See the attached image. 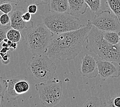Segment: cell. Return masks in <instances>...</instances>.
I'll list each match as a JSON object with an SVG mask.
<instances>
[{
    "label": "cell",
    "instance_id": "cell-20",
    "mask_svg": "<svg viewBox=\"0 0 120 107\" xmlns=\"http://www.w3.org/2000/svg\"><path fill=\"white\" fill-rule=\"evenodd\" d=\"M106 107H120V92L117 93L105 102Z\"/></svg>",
    "mask_w": 120,
    "mask_h": 107
},
{
    "label": "cell",
    "instance_id": "cell-2",
    "mask_svg": "<svg viewBox=\"0 0 120 107\" xmlns=\"http://www.w3.org/2000/svg\"><path fill=\"white\" fill-rule=\"evenodd\" d=\"M86 49L102 59L113 61L120 65V46L111 44L104 38L103 32L92 26L86 39Z\"/></svg>",
    "mask_w": 120,
    "mask_h": 107
},
{
    "label": "cell",
    "instance_id": "cell-6",
    "mask_svg": "<svg viewBox=\"0 0 120 107\" xmlns=\"http://www.w3.org/2000/svg\"><path fill=\"white\" fill-rule=\"evenodd\" d=\"M35 87L39 92L40 101L46 107L56 106L63 97L62 82L58 78L35 84Z\"/></svg>",
    "mask_w": 120,
    "mask_h": 107
},
{
    "label": "cell",
    "instance_id": "cell-34",
    "mask_svg": "<svg viewBox=\"0 0 120 107\" xmlns=\"http://www.w3.org/2000/svg\"><path fill=\"white\" fill-rule=\"evenodd\" d=\"M8 39H7V38H6V39H5L4 40V42H8Z\"/></svg>",
    "mask_w": 120,
    "mask_h": 107
},
{
    "label": "cell",
    "instance_id": "cell-23",
    "mask_svg": "<svg viewBox=\"0 0 120 107\" xmlns=\"http://www.w3.org/2000/svg\"><path fill=\"white\" fill-rule=\"evenodd\" d=\"M10 22V16L8 14L3 13L0 16V24L2 26H6Z\"/></svg>",
    "mask_w": 120,
    "mask_h": 107
},
{
    "label": "cell",
    "instance_id": "cell-28",
    "mask_svg": "<svg viewBox=\"0 0 120 107\" xmlns=\"http://www.w3.org/2000/svg\"><path fill=\"white\" fill-rule=\"evenodd\" d=\"M7 43L8 44L10 48H12L13 50H15V49H17V45H18L17 43L13 42V41L8 40V41L7 42Z\"/></svg>",
    "mask_w": 120,
    "mask_h": 107
},
{
    "label": "cell",
    "instance_id": "cell-32",
    "mask_svg": "<svg viewBox=\"0 0 120 107\" xmlns=\"http://www.w3.org/2000/svg\"><path fill=\"white\" fill-rule=\"evenodd\" d=\"M25 2L28 4H35V1L36 0H25Z\"/></svg>",
    "mask_w": 120,
    "mask_h": 107
},
{
    "label": "cell",
    "instance_id": "cell-35",
    "mask_svg": "<svg viewBox=\"0 0 120 107\" xmlns=\"http://www.w3.org/2000/svg\"><path fill=\"white\" fill-rule=\"evenodd\" d=\"M119 44L120 46V40H119Z\"/></svg>",
    "mask_w": 120,
    "mask_h": 107
},
{
    "label": "cell",
    "instance_id": "cell-10",
    "mask_svg": "<svg viewBox=\"0 0 120 107\" xmlns=\"http://www.w3.org/2000/svg\"><path fill=\"white\" fill-rule=\"evenodd\" d=\"M22 9H15L10 15V26L11 28L18 30L19 31H24L26 29H29L33 27V22H26L24 21L22 16L24 13Z\"/></svg>",
    "mask_w": 120,
    "mask_h": 107
},
{
    "label": "cell",
    "instance_id": "cell-14",
    "mask_svg": "<svg viewBox=\"0 0 120 107\" xmlns=\"http://www.w3.org/2000/svg\"><path fill=\"white\" fill-rule=\"evenodd\" d=\"M21 79H22V78L20 76H17L7 80L8 82V87L6 93L8 96L11 99L15 100L18 96V95L15 93L13 87L15 82Z\"/></svg>",
    "mask_w": 120,
    "mask_h": 107
},
{
    "label": "cell",
    "instance_id": "cell-16",
    "mask_svg": "<svg viewBox=\"0 0 120 107\" xmlns=\"http://www.w3.org/2000/svg\"><path fill=\"white\" fill-rule=\"evenodd\" d=\"M104 39L111 44H118L120 40V33L115 32H103Z\"/></svg>",
    "mask_w": 120,
    "mask_h": 107
},
{
    "label": "cell",
    "instance_id": "cell-12",
    "mask_svg": "<svg viewBox=\"0 0 120 107\" xmlns=\"http://www.w3.org/2000/svg\"><path fill=\"white\" fill-rule=\"evenodd\" d=\"M69 4L68 0H49L48 11L50 12L63 13L68 12Z\"/></svg>",
    "mask_w": 120,
    "mask_h": 107
},
{
    "label": "cell",
    "instance_id": "cell-3",
    "mask_svg": "<svg viewBox=\"0 0 120 107\" xmlns=\"http://www.w3.org/2000/svg\"><path fill=\"white\" fill-rule=\"evenodd\" d=\"M43 24L54 34L75 31L83 25L78 18L68 12H46L42 16Z\"/></svg>",
    "mask_w": 120,
    "mask_h": 107
},
{
    "label": "cell",
    "instance_id": "cell-26",
    "mask_svg": "<svg viewBox=\"0 0 120 107\" xmlns=\"http://www.w3.org/2000/svg\"><path fill=\"white\" fill-rule=\"evenodd\" d=\"M0 59L1 60L2 63H3L5 65H7L10 62V55L7 53L5 54L3 56L0 57Z\"/></svg>",
    "mask_w": 120,
    "mask_h": 107
},
{
    "label": "cell",
    "instance_id": "cell-19",
    "mask_svg": "<svg viewBox=\"0 0 120 107\" xmlns=\"http://www.w3.org/2000/svg\"><path fill=\"white\" fill-rule=\"evenodd\" d=\"M85 1L92 12L95 14L99 12L101 8V0H85Z\"/></svg>",
    "mask_w": 120,
    "mask_h": 107
},
{
    "label": "cell",
    "instance_id": "cell-7",
    "mask_svg": "<svg viewBox=\"0 0 120 107\" xmlns=\"http://www.w3.org/2000/svg\"><path fill=\"white\" fill-rule=\"evenodd\" d=\"M90 22L93 26L103 32H115L120 33L119 19L109 10L98 12Z\"/></svg>",
    "mask_w": 120,
    "mask_h": 107
},
{
    "label": "cell",
    "instance_id": "cell-5",
    "mask_svg": "<svg viewBox=\"0 0 120 107\" xmlns=\"http://www.w3.org/2000/svg\"><path fill=\"white\" fill-rule=\"evenodd\" d=\"M27 69L35 80L41 82L53 78L57 66L47 55H34L28 63Z\"/></svg>",
    "mask_w": 120,
    "mask_h": 107
},
{
    "label": "cell",
    "instance_id": "cell-11",
    "mask_svg": "<svg viewBox=\"0 0 120 107\" xmlns=\"http://www.w3.org/2000/svg\"><path fill=\"white\" fill-rule=\"evenodd\" d=\"M69 4L68 12L73 15H83L88 8L85 0H68Z\"/></svg>",
    "mask_w": 120,
    "mask_h": 107
},
{
    "label": "cell",
    "instance_id": "cell-30",
    "mask_svg": "<svg viewBox=\"0 0 120 107\" xmlns=\"http://www.w3.org/2000/svg\"><path fill=\"white\" fill-rule=\"evenodd\" d=\"M21 1L22 0H1V2L2 3L8 2V3H11V4H17Z\"/></svg>",
    "mask_w": 120,
    "mask_h": 107
},
{
    "label": "cell",
    "instance_id": "cell-17",
    "mask_svg": "<svg viewBox=\"0 0 120 107\" xmlns=\"http://www.w3.org/2000/svg\"><path fill=\"white\" fill-rule=\"evenodd\" d=\"M106 1L111 12L118 16L120 20V0H106Z\"/></svg>",
    "mask_w": 120,
    "mask_h": 107
},
{
    "label": "cell",
    "instance_id": "cell-27",
    "mask_svg": "<svg viewBox=\"0 0 120 107\" xmlns=\"http://www.w3.org/2000/svg\"><path fill=\"white\" fill-rule=\"evenodd\" d=\"M22 17L23 20L26 22H29L31 21V14L28 12H24L22 16Z\"/></svg>",
    "mask_w": 120,
    "mask_h": 107
},
{
    "label": "cell",
    "instance_id": "cell-24",
    "mask_svg": "<svg viewBox=\"0 0 120 107\" xmlns=\"http://www.w3.org/2000/svg\"><path fill=\"white\" fill-rule=\"evenodd\" d=\"M9 27L3 26L0 27V43L7 38V32L8 31Z\"/></svg>",
    "mask_w": 120,
    "mask_h": 107
},
{
    "label": "cell",
    "instance_id": "cell-29",
    "mask_svg": "<svg viewBox=\"0 0 120 107\" xmlns=\"http://www.w3.org/2000/svg\"><path fill=\"white\" fill-rule=\"evenodd\" d=\"M49 0H36L35 4L37 5H44L48 4Z\"/></svg>",
    "mask_w": 120,
    "mask_h": 107
},
{
    "label": "cell",
    "instance_id": "cell-13",
    "mask_svg": "<svg viewBox=\"0 0 120 107\" xmlns=\"http://www.w3.org/2000/svg\"><path fill=\"white\" fill-rule=\"evenodd\" d=\"M30 85L26 79H21L15 83L14 85V91L18 96L28 92Z\"/></svg>",
    "mask_w": 120,
    "mask_h": 107
},
{
    "label": "cell",
    "instance_id": "cell-4",
    "mask_svg": "<svg viewBox=\"0 0 120 107\" xmlns=\"http://www.w3.org/2000/svg\"><path fill=\"white\" fill-rule=\"evenodd\" d=\"M54 35L44 24L30 28L25 39L29 50L34 55L45 54Z\"/></svg>",
    "mask_w": 120,
    "mask_h": 107
},
{
    "label": "cell",
    "instance_id": "cell-25",
    "mask_svg": "<svg viewBox=\"0 0 120 107\" xmlns=\"http://www.w3.org/2000/svg\"><path fill=\"white\" fill-rule=\"evenodd\" d=\"M38 11V5L35 4H30L27 7V12L33 15L36 13Z\"/></svg>",
    "mask_w": 120,
    "mask_h": 107
},
{
    "label": "cell",
    "instance_id": "cell-15",
    "mask_svg": "<svg viewBox=\"0 0 120 107\" xmlns=\"http://www.w3.org/2000/svg\"><path fill=\"white\" fill-rule=\"evenodd\" d=\"M82 107H106L105 103L101 98L95 96L90 97L86 102L82 105Z\"/></svg>",
    "mask_w": 120,
    "mask_h": 107
},
{
    "label": "cell",
    "instance_id": "cell-36",
    "mask_svg": "<svg viewBox=\"0 0 120 107\" xmlns=\"http://www.w3.org/2000/svg\"><path fill=\"white\" fill-rule=\"evenodd\" d=\"M0 103H1V99H0Z\"/></svg>",
    "mask_w": 120,
    "mask_h": 107
},
{
    "label": "cell",
    "instance_id": "cell-1",
    "mask_svg": "<svg viewBox=\"0 0 120 107\" xmlns=\"http://www.w3.org/2000/svg\"><path fill=\"white\" fill-rule=\"evenodd\" d=\"M93 25L88 20L80 29L54 34L46 54L61 61L71 60L81 53Z\"/></svg>",
    "mask_w": 120,
    "mask_h": 107
},
{
    "label": "cell",
    "instance_id": "cell-18",
    "mask_svg": "<svg viewBox=\"0 0 120 107\" xmlns=\"http://www.w3.org/2000/svg\"><path fill=\"white\" fill-rule=\"evenodd\" d=\"M7 38L9 40L18 43L21 40L22 34L20 31L12 28L7 31Z\"/></svg>",
    "mask_w": 120,
    "mask_h": 107
},
{
    "label": "cell",
    "instance_id": "cell-8",
    "mask_svg": "<svg viewBox=\"0 0 120 107\" xmlns=\"http://www.w3.org/2000/svg\"><path fill=\"white\" fill-rule=\"evenodd\" d=\"M98 76L103 80L120 76V65L116 62L103 59L97 61Z\"/></svg>",
    "mask_w": 120,
    "mask_h": 107
},
{
    "label": "cell",
    "instance_id": "cell-33",
    "mask_svg": "<svg viewBox=\"0 0 120 107\" xmlns=\"http://www.w3.org/2000/svg\"><path fill=\"white\" fill-rule=\"evenodd\" d=\"M2 47H8V48H9L7 42H4L2 44Z\"/></svg>",
    "mask_w": 120,
    "mask_h": 107
},
{
    "label": "cell",
    "instance_id": "cell-9",
    "mask_svg": "<svg viewBox=\"0 0 120 107\" xmlns=\"http://www.w3.org/2000/svg\"><path fill=\"white\" fill-rule=\"evenodd\" d=\"M80 72L82 75L87 78H94L98 76V63L94 58L85 54L82 60Z\"/></svg>",
    "mask_w": 120,
    "mask_h": 107
},
{
    "label": "cell",
    "instance_id": "cell-22",
    "mask_svg": "<svg viewBox=\"0 0 120 107\" xmlns=\"http://www.w3.org/2000/svg\"><path fill=\"white\" fill-rule=\"evenodd\" d=\"M12 9V5L10 3H2V4L0 5V12L3 13L9 14L11 12Z\"/></svg>",
    "mask_w": 120,
    "mask_h": 107
},
{
    "label": "cell",
    "instance_id": "cell-21",
    "mask_svg": "<svg viewBox=\"0 0 120 107\" xmlns=\"http://www.w3.org/2000/svg\"><path fill=\"white\" fill-rule=\"evenodd\" d=\"M8 87L7 80H4L0 78V97H1L3 100H4V95L6 92Z\"/></svg>",
    "mask_w": 120,
    "mask_h": 107
},
{
    "label": "cell",
    "instance_id": "cell-31",
    "mask_svg": "<svg viewBox=\"0 0 120 107\" xmlns=\"http://www.w3.org/2000/svg\"><path fill=\"white\" fill-rule=\"evenodd\" d=\"M10 48L8 47H2V49L0 51V53L2 54H6L9 51Z\"/></svg>",
    "mask_w": 120,
    "mask_h": 107
}]
</instances>
